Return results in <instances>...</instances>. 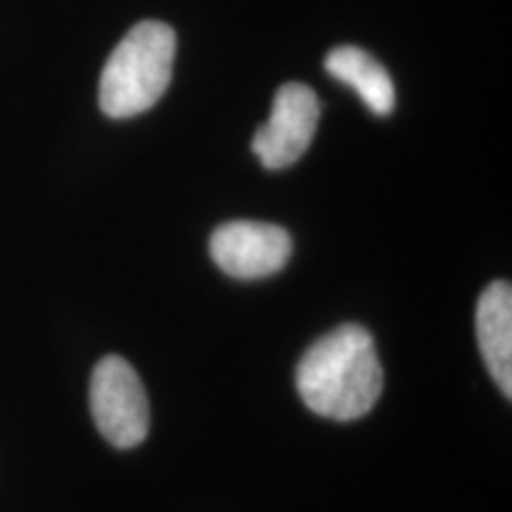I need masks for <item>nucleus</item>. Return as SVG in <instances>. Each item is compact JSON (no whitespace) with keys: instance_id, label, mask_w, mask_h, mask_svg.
I'll return each instance as SVG.
<instances>
[{"instance_id":"nucleus-7","label":"nucleus","mask_w":512,"mask_h":512,"mask_svg":"<svg viewBox=\"0 0 512 512\" xmlns=\"http://www.w3.org/2000/svg\"><path fill=\"white\" fill-rule=\"evenodd\" d=\"M325 72L332 79L342 81L344 86L354 88L358 98L366 102L368 110L377 117H389L394 112L396 93L392 76L366 50L356 46H339L330 50L325 57Z\"/></svg>"},{"instance_id":"nucleus-5","label":"nucleus","mask_w":512,"mask_h":512,"mask_svg":"<svg viewBox=\"0 0 512 512\" xmlns=\"http://www.w3.org/2000/svg\"><path fill=\"white\" fill-rule=\"evenodd\" d=\"M214 264L240 280L268 278L283 271L292 256V238L285 228L259 221H230L209 240Z\"/></svg>"},{"instance_id":"nucleus-3","label":"nucleus","mask_w":512,"mask_h":512,"mask_svg":"<svg viewBox=\"0 0 512 512\" xmlns=\"http://www.w3.org/2000/svg\"><path fill=\"white\" fill-rule=\"evenodd\" d=\"M91 413L102 437L117 448L143 444L150 406L143 382L121 356H105L91 375Z\"/></svg>"},{"instance_id":"nucleus-1","label":"nucleus","mask_w":512,"mask_h":512,"mask_svg":"<svg viewBox=\"0 0 512 512\" xmlns=\"http://www.w3.org/2000/svg\"><path fill=\"white\" fill-rule=\"evenodd\" d=\"M384 387L375 342L361 325L323 335L297 366V392L320 418L351 422L373 411Z\"/></svg>"},{"instance_id":"nucleus-2","label":"nucleus","mask_w":512,"mask_h":512,"mask_svg":"<svg viewBox=\"0 0 512 512\" xmlns=\"http://www.w3.org/2000/svg\"><path fill=\"white\" fill-rule=\"evenodd\" d=\"M176 34L169 24L143 19L121 38L100 76V110L131 119L155 107L174 74Z\"/></svg>"},{"instance_id":"nucleus-6","label":"nucleus","mask_w":512,"mask_h":512,"mask_svg":"<svg viewBox=\"0 0 512 512\" xmlns=\"http://www.w3.org/2000/svg\"><path fill=\"white\" fill-rule=\"evenodd\" d=\"M479 351L501 392L512 396V290L498 280L482 292L477 302Z\"/></svg>"},{"instance_id":"nucleus-4","label":"nucleus","mask_w":512,"mask_h":512,"mask_svg":"<svg viewBox=\"0 0 512 512\" xmlns=\"http://www.w3.org/2000/svg\"><path fill=\"white\" fill-rule=\"evenodd\" d=\"M318 119V95L304 83H285L275 93L271 117L254 133V155L266 169H287V166L299 162L311 147Z\"/></svg>"}]
</instances>
